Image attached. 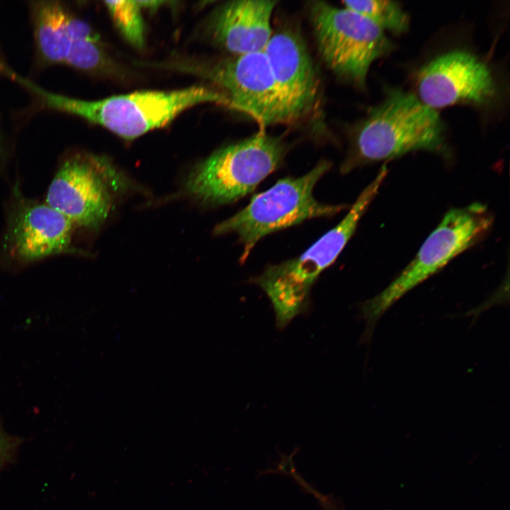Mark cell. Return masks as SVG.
<instances>
[{
  "mask_svg": "<svg viewBox=\"0 0 510 510\" xmlns=\"http://www.w3.org/2000/svg\"><path fill=\"white\" fill-rule=\"evenodd\" d=\"M49 108L77 115L127 140L165 126L194 106L212 103L232 108L223 93L203 86L170 91H146L87 101L50 92L26 79H16Z\"/></svg>",
  "mask_w": 510,
  "mask_h": 510,
  "instance_id": "6da1fadb",
  "label": "cell"
},
{
  "mask_svg": "<svg viewBox=\"0 0 510 510\" xmlns=\"http://www.w3.org/2000/svg\"><path fill=\"white\" fill-rule=\"evenodd\" d=\"M382 166L359 194L346 216L300 256L267 266L250 282L268 296L276 327L284 330L298 316L310 310V291L319 275L337 259L354 234L360 220L378 193L387 175Z\"/></svg>",
  "mask_w": 510,
  "mask_h": 510,
  "instance_id": "7a4b0ae2",
  "label": "cell"
},
{
  "mask_svg": "<svg viewBox=\"0 0 510 510\" xmlns=\"http://www.w3.org/2000/svg\"><path fill=\"white\" fill-rule=\"evenodd\" d=\"M415 150L448 154L441 120L414 94L391 89L356 131L341 171Z\"/></svg>",
  "mask_w": 510,
  "mask_h": 510,
  "instance_id": "3957f363",
  "label": "cell"
},
{
  "mask_svg": "<svg viewBox=\"0 0 510 510\" xmlns=\"http://www.w3.org/2000/svg\"><path fill=\"white\" fill-rule=\"evenodd\" d=\"M331 166L329 161L322 159L302 176L277 181L254 195L243 209L219 223L215 234L237 235L243 246L239 259L243 264L264 237L310 219L336 215L348 206L321 203L313 195L316 184Z\"/></svg>",
  "mask_w": 510,
  "mask_h": 510,
  "instance_id": "277c9868",
  "label": "cell"
},
{
  "mask_svg": "<svg viewBox=\"0 0 510 510\" xmlns=\"http://www.w3.org/2000/svg\"><path fill=\"white\" fill-rule=\"evenodd\" d=\"M492 222L487 206L480 203L448 210L397 277L361 305L366 323L362 342L370 343L378 321L394 303L478 242Z\"/></svg>",
  "mask_w": 510,
  "mask_h": 510,
  "instance_id": "5b68a950",
  "label": "cell"
},
{
  "mask_svg": "<svg viewBox=\"0 0 510 510\" xmlns=\"http://www.w3.org/2000/svg\"><path fill=\"white\" fill-rule=\"evenodd\" d=\"M287 150L281 137L259 130L209 156L189 175L187 190L208 204L234 203L277 169Z\"/></svg>",
  "mask_w": 510,
  "mask_h": 510,
  "instance_id": "8992f818",
  "label": "cell"
},
{
  "mask_svg": "<svg viewBox=\"0 0 510 510\" xmlns=\"http://www.w3.org/2000/svg\"><path fill=\"white\" fill-rule=\"evenodd\" d=\"M310 15L321 57L336 74L364 86L371 64L391 51L382 29L346 8L323 1L310 6Z\"/></svg>",
  "mask_w": 510,
  "mask_h": 510,
  "instance_id": "52a82bcc",
  "label": "cell"
},
{
  "mask_svg": "<svg viewBox=\"0 0 510 510\" xmlns=\"http://www.w3.org/2000/svg\"><path fill=\"white\" fill-rule=\"evenodd\" d=\"M74 228L45 201L27 197L16 182L6 204L0 261L21 268L54 256L80 254L72 242Z\"/></svg>",
  "mask_w": 510,
  "mask_h": 510,
  "instance_id": "ba28073f",
  "label": "cell"
},
{
  "mask_svg": "<svg viewBox=\"0 0 510 510\" xmlns=\"http://www.w3.org/2000/svg\"><path fill=\"white\" fill-rule=\"evenodd\" d=\"M119 176L103 157L88 153L69 154L59 164L45 201L75 227L95 229L107 217L111 190Z\"/></svg>",
  "mask_w": 510,
  "mask_h": 510,
  "instance_id": "9c48e42d",
  "label": "cell"
},
{
  "mask_svg": "<svg viewBox=\"0 0 510 510\" xmlns=\"http://www.w3.org/2000/svg\"><path fill=\"white\" fill-rule=\"evenodd\" d=\"M232 108L245 113L261 126L287 123L273 72L264 51L234 55L205 68Z\"/></svg>",
  "mask_w": 510,
  "mask_h": 510,
  "instance_id": "30bf717a",
  "label": "cell"
},
{
  "mask_svg": "<svg viewBox=\"0 0 510 510\" xmlns=\"http://www.w3.org/2000/svg\"><path fill=\"white\" fill-rule=\"evenodd\" d=\"M419 98L435 109L458 103L484 105L497 86L488 67L465 50H452L425 64L417 76Z\"/></svg>",
  "mask_w": 510,
  "mask_h": 510,
  "instance_id": "8fae6325",
  "label": "cell"
},
{
  "mask_svg": "<svg viewBox=\"0 0 510 510\" xmlns=\"http://www.w3.org/2000/svg\"><path fill=\"white\" fill-rule=\"evenodd\" d=\"M32 13L36 44L46 62L84 71H94L105 64L98 35L62 2H34Z\"/></svg>",
  "mask_w": 510,
  "mask_h": 510,
  "instance_id": "7c38bea8",
  "label": "cell"
},
{
  "mask_svg": "<svg viewBox=\"0 0 510 510\" xmlns=\"http://www.w3.org/2000/svg\"><path fill=\"white\" fill-rule=\"evenodd\" d=\"M264 52L278 87L287 123L310 115L318 103L319 83L301 35L291 28L272 34Z\"/></svg>",
  "mask_w": 510,
  "mask_h": 510,
  "instance_id": "4fadbf2b",
  "label": "cell"
},
{
  "mask_svg": "<svg viewBox=\"0 0 510 510\" xmlns=\"http://www.w3.org/2000/svg\"><path fill=\"white\" fill-rule=\"evenodd\" d=\"M277 1H231L210 21L213 40L234 55L264 51L273 33L271 16Z\"/></svg>",
  "mask_w": 510,
  "mask_h": 510,
  "instance_id": "5bb4252c",
  "label": "cell"
},
{
  "mask_svg": "<svg viewBox=\"0 0 510 510\" xmlns=\"http://www.w3.org/2000/svg\"><path fill=\"white\" fill-rule=\"evenodd\" d=\"M344 8L373 21L381 29L402 33L408 29L409 18L397 2L387 0L344 1Z\"/></svg>",
  "mask_w": 510,
  "mask_h": 510,
  "instance_id": "9a60e30c",
  "label": "cell"
},
{
  "mask_svg": "<svg viewBox=\"0 0 510 510\" xmlns=\"http://www.w3.org/2000/svg\"><path fill=\"white\" fill-rule=\"evenodd\" d=\"M105 5L125 38L141 48L144 42L142 6L139 1H106Z\"/></svg>",
  "mask_w": 510,
  "mask_h": 510,
  "instance_id": "2e32d148",
  "label": "cell"
},
{
  "mask_svg": "<svg viewBox=\"0 0 510 510\" xmlns=\"http://www.w3.org/2000/svg\"><path fill=\"white\" fill-rule=\"evenodd\" d=\"M302 489L314 496L323 510H343L333 497L322 494L308 482L303 484Z\"/></svg>",
  "mask_w": 510,
  "mask_h": 510,
  "instance_id": "e0dca14e",
  "label": "cell"
},
{
  "mask_svg": "<svg viewBox=\"0 0 510 510\" xmlns=\"http://www.w3.org/2000/svg\"><path fill=\"white\" fill-rule=\"evenodd\" d=\"M14 441L6 435L0 425V466L6 460L11 453Z\"/></svg>",
  "mask_w": 510,
  "mask_h": 510,
  "instance_id": "ac0fdd59",
  "label": "cell"
}]
</instances>
